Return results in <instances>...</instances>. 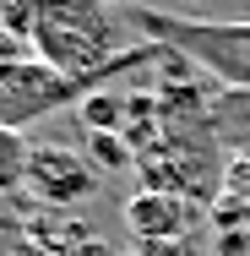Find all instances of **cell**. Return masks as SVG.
<instances>
[{
    "label": "cell",
    "mask_w": 250,
    "mask_h": 256,
    "mask_svg": "<svg viewBox=\"0 0 250 256\" xmlns=\"http://www.w3.org/2000/svg\"><path fill=\"white\" fill-rule=\"evenodd\" d=\"M114 109H120V98H109V93L82 98V126H87V131H109V126H114Z\"/></svg>",
    "instance_id": "obj_9"
},
{
    "label": "cell",
    "mask_w": 250,
    "mask_h": 256,
    "mask_svg": "<svg viewBox=\"0 0 250 256\" xmlns=\"http://www.w3.org/2000/svg\"><path fill=\"white\" fill-rule=\"evenodd\" d=\"M27 136H22V126H0V191H11L16 180H27Z\"/></svg>",
    "instance_id": "obj_6"
},
{
    "label": "cell",
    "mask_w": 250,
    "mask_h": 256,
    "mask_svg": "<svg viewBox=\"0 0 250 256\" xmlns=\"http://www.w3.org/2000/svg\"><path fill=\"white\" fill-rule=\"evenodd\" d=\"M125 224L136 229V240H185L196 212L185 207L180 191H142L125 202Z\"/></svg>",
    "instance_id": "obj_4"
},
{
    "label": "cell",
    "mask_w": 250,
    "mask_h": 256,
    "mask_svg": "<svg viewBox=\"0 0 250 256\" xmlns=\"http://www.w3.org/2000/svg\"><path fill=\"white\" fill-rule=\"evenodd\" d=\"M22 66H33V44H27V38H16L11 28H0V82H11Z\"/></svg>",
    "instance_id": "obj_7"
},
{
    "label": "cell",
    "mask_w": 250,
    "mask_h": 256,
    "mask_svg": "<svg viewBox=\"0 0 250 256\" xmlns=\"http://www.w3.org/2000/svg\"><path fill=\"white\" fill-rule=\"evenodd\" d=\"M33 16H38V0H0V28H11L16 38L33 33Z\"/></svg>",
    "instance_id": "obj_8"
},
{
    "label": "cell",
    "mask_w": 250,
    "mask_h": 256,
    "mask_svg": "<svg viewBox=\"0 0 250 256\" xmlns=\"http://www.w3.org/2000/svg\"><path fill=\"white\" fill-rule=\"evenodd\" d=\"M207 126H212V136L223 148L250 153V88H223L207 104Z\"/></svg>",
    "instance_id": "obj_5"
},
{
    "label": "cell",
    "mask_w": 250,
    "mask_h": 256,
    "mask_svg": "<svg viewBox=\"0 0 250 256\" xmlns=\"http://www.w3.org/2000/svg\"><path fill=\"white\" fill-rule=\"evenodd\" d=\"M120 22L125 11H114V0H38L27 44H33V60L60 82H109L120 66L174 54L152 38L142 50H120Z\"/></svg>",
    "instance_id": "obj_1"
},
{
    "label": "cell",
    "mask_w": 250,
    "mask_h": 256,
    "mask_svg": "<svg viewBox=\"0 0 250 256\" xmlns=\"http://www.w3.org/2000/svg\"><path fill=\"white\" fill-rule=\"evenodd\" d=\"M27 186L49 207H76V202L93 196L98 174H93L87 158L71 153V148H33V158H27Z\"/></svg>",
    "instance_id": "obj_3"
},
{
    "label": "cell",
    "mask_w": 250,
    "mask_h": 256,
    "mask_svg": "<svg viewBox=\"0 0 250 256\" xmlns=\"http://www.w3.org/2000/svg\"><path fill=\"white\" fill-rule=\"evenodd\" d=\"M125 28H142L152 44L201 66L223 88H250V22H191V16H163V11L131 0Z\"/></svg>",
    "instance_id": "obj_2"
},
{
    "label": "cell",
    "mask_w": 250,
    "mask_h": 256,
    "mask_svg": "<svg viewBox=\"0 0 250 256\" xmlns=\"http://www.w3.org/2000/svg\"><path fill=\"white\" fill-rule=\"evenodd\" d=\"M131 256H201V251H191L185 240H136Z\"/></svg>",
    "instance_id": "obj_10"
}]
</instances>
